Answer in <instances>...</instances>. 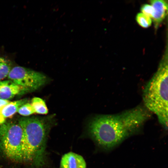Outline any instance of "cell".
I'll return each instance as SVG.
<instances>
[{
	"label": "cell",
	"instance_id": "obj_1",
	"mask_svg": "<svg viewBox=\"0 0 168 168\" xmlns=\"http://www.w3.org/2000/svg\"><path fill=\"white\" fill-rule=\"evenodd\" d=\"M139 120L136 108L116 114L98 115L89 123L88 132L99 145L110 149L135 133Z\"/></svg>",
	"mask_w": 168,
	"mask_h": 168
},
{
	"label": "cell",
	"instance_id": "obj_2",
	"mask_svg": "<svg viewBox=\"0 0 168 168\" xmlns=\"http://www.w3.org/2000/svg\"><path fill=\"white\" fill-rule=\"evenodd\" d=\"M54 115L45 118L25 117L19 119L23 130V163L31 168H42L46 162V147Z\"/></svg>",
	"mask_w": 168,
	"mask_h": 168
},
{
	"label": "cell",
	"instance_id": "obj_3",
	"mask_svg": "<svg viewBox=\"0 0 168 168\" xmlns=\"http://www.w3.org/2000/svg\"><path fill=\"white\" fill-rule=\"evenodd\" d=\"M143 100L145 107L155 114L166 130L168 128V61L167 54L145 87Z\"/></svg>",
	"mask_w": 168,
	"mask_h": 168
},
{
	"label": "cell",
	"instance_id": "obj_4",
	"mask_svg": "<svg viewBox=\"0 0 168 168\" xmlns=\"http://www.w3.org/2000/svg\"><path fill=\"white\" fill-rule=\"evenodd\" d=\"M23 130L18 124L5 122L0 125V155L9 161L23 163Z\"/></svg>",
	"mask_w": 168,
	"mask_h": 168
},
{
	"label": "cell",
	"instance_id": "obj_5",
	"mask_svg": "<svg viewBox=\"0 0 168 168\" xmlns=\"http://www.w3.org/2000/svg\"><path fill=\"white\" fill-rule=\"evenodd\" d=\"M7 77L26 92L38 89L47 81L46 76L43 74L19 66L12 68Z\"/></svg>",
	"mask_w": 168,
	"mask_h": 168
},
{
	"label": "cell",
	"instance_id": "obj_6",
	"mask_svg": "<svg viewBox=\"0 0 168 168\" xmlns=\"http://www.w3.org/2000/svg\"><path fill=\"white\" fill-rule=\"evenodd\" d=\"M26 92L11 80L0 81V99L8 100L20 94Z\"/></svg>",
	"mask_w": 168,
	"mask_h": 168
},
{
	"label": "cell",
	"instance_id": "obj_7",
	"mask_svg": "<svg viewBox=\"0 0 168 168\" xmlns=\"http://www.w3.org/2000/svg\"><path fill=\"white\" fill-rule=\"evenodd\" d=\"M86 162L82 156L70 152L62 157L60 168H86Z\"/></svg>",
	"mask_w": 168,
	"mask_h": 168
},
{
	"label": "cell",
	"instance_id": "obj_8",
	"mask_svg": "<svg viewBox=\"0 0 168 168\" xmlns=\"http://www.w3.org/2000/svg\"><path fill=\"white\" fill-rule=\"evenodd\" d=\"M150 2L154 10V14L152 19L155 27L157 28L167 14V2L164 0H151Z\"/></svg>",
	"mask_w": 168,
	"mask_h": 168
},
{
	"label": "cell",
	"instance_id": "obj_9",
	"mask_svg": "<svg viewBox=\"0 0 168 168\" xmlns=\"http://www.w3.org/2000/svg\"><path fill=\"white\" fill-rule=\"evenodd\" d=\"M27 102V100L26 99L10 102L0 110V114L5 119L11 117L17 112L21 106Z\"/></svg>",
	"mask_w": 168,
	"mask_h": 168
},
{
	"label": "cell",
	"instance_id": "obj_10",
	"mask_svg": "<svg viewBox=\"0 0 168 168\" xmlns=\"http://www.w3.org/2000/svg\"><path fill=\"white\" fill-rule=\"evenodd\" d=\"M31 104L35 113L40 114H46L48 110L44 100L41 98L35 97L31 100Z\"/></svg>",
	"mask_w": 168,
	"mask_h": 168
},
{
	"label": "cell",
	"instance_id": "obj_11",
	"mask_svg": "<svg viewBox=\"0 0 168 168\" xmlns=\"http://www.w3.org/2000/svg\"><path fill=\"white\" fill-rule=\"evenodd\" d=\"M10 62L6 58L0 57V81L7 77L12 68Z\"/></svg>",
	"mask_w": 168,
	"mask_h": 168
},
{
	"label": "cell",
	"instance_id": "obj_12",
	"mask_svg": "<svg viewBox=\"0 0 168 168\" xmlns=\"http://www.w3.org/2000/svg\"><path fill=\"white\" fill-rule=\"evenodd\" d=\"M136 20L140 26L145 28L149 27L152 23L151 18L142 13H139L137 14Z\"/></svg>",
	"mask_w": 168,
	"mask_h": 168
},
{
	"label": "cell",
	"instance_id": "obj_13",
	"mask_svg": "<svg viewBox=\"0 0 168 168\" xmlns=\"http://www.w3.org/2000/svg\"><path fill=\"white\" fill-rule=\"evenodd\" d=\"M17 112L20 115L25 116L35 113L31 104L27 102L21 106Z\"/></svg>",
	"mask_w": 168,
	"mask_h": 168
},
{
	"label": "cell",
	"instance_id": "obj_14",
	"mask_svg": "<svg viewBox=\"0 0 168 168\" xmlns=\"http://www.w3.org/2000/svg\"><path fill=\"white\" fill-rule=\"evenodd\" d=\"M141 11L142 13L152 18L154 14V10L153 7L147 4L143 5L141 7Z\"/></svg>",
	"mask_w": 168,
	"mask_h": 168
},
{
	"label": "cell",
	"instance_id": "obj_15",
	"mask_svg": "<svg viewBox=\"0 0 168 168\" xmlns=\"http://www.w3.org/2000/svg\"><path fill=\"white\" fill-rule=\"evenodd\" d=\"M10 101L9 100H4L0 99V110L5 105Z\"/></svg>",
	"mask_w": 168,
	"mask_h": 168
},
{
	"label": "cell",
	"instance_id": "obj_16",
	"mask_svg": "<svg viewBox=\"0 0 168 168\" xmlns=\"http://www.w3.org/2000/svg\"><path fill=\"white\" fill-rule=\"evenodd\" d=\"M0 168H1V167L0 166Z\"/></svg>",
	"mask_w": 168,
	"mask_h": 168
}]
</instances>
